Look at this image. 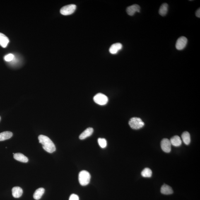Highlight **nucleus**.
Returning a JSON list of instances; mask_svg holds the SVG:
<instances>
[{
	"mask_svg": "<svg viewBox=\"0 0 200 200\" xmlns=\"http://www.w3.org/2000/svg\"><path fill=\"white\" fill-rule=\"evenodd\" d=\"M98 143L99 145L101 148H104L107 146V141L104 138H99L98 139Z\"/></svg>",
	"mask_w": 200,
	"mask_h": 200,
	"instance_id": "21",
	"label": "nucleus"
},
{
	"mask_svg": "<svg viewBox=\"0 0 200 200\" xmlns=\"http://www.w3.org/2000/svg\"><path fill=\"white\" fill-rule=\"evenodd\" d=\"M170 141L171 145L176 147L180 146L182 144V141H181L180 137L178 136H175L171 138Z\"/></svg>",
	"mask_w": 200,
	"mask_h": 200,
	"instance_id": "14",
	"label": "nucleus"
},
{
	"mask_svg": "<svg viewBox=\"0 0 200 200\" xmlns=\"http://www.w3.org/2000/svg\"><path fill=\"white\" fill-rule=\"evenodd\" d=\"M23 190L19 187H13L12 189V194L13 197L15 198H19L21 197L23 194Z\"/></svg>",
	"mask_w": 200,
	"mask_h": 200,
	"instance_id": "11",
	"label": "nucleus"
},
{
	"mask_svg": "<svg viewBox=\"0 0 200 200\" xmlns=\"http://www.w3.org/2000/svg\"><path fill=\"white\" fill-rule=\"evenodd\" d=\"M122 44L120 43H117L113 44L111 46L109 49V52L111 54H117L119 52V51L122 49Z\"/></svg>",
	"mask_w": 200,
	"mask_h": 200,
	"instance_id": "9",
	"label": "nucleus"
},
{
	"mask_svg": "<svg viewBox=\"0 0 200 200\" xmlns=\"http://www.w3.org/2000/svg\"><path fill=\"white\" fill-rule=\"evenodd\" d=\"M13 157L15 160L23 163H26L29 160L27 157L21 153H15Z\"/></svg>",
	"mask_w": 200,
	"mask_h": 200,
	"instance_id": "13",
	"label": "nucleus"
},
{
	"mask_svg": "<svg viewBox=\"0 0 200 200\" xmlns=\"http://www.w3.org/2000/svg\"><path fill=\"white\" fill-rule=\"evenodd\" d=\"M44 192V189L43 188H39L35 191L33 194V198L36 200L40 199Z\"/></svg>",
	"mask_w": 200,
	"mask_h": 200,
	"instance_id": "17",
	"label": "nucleus"
},
{
	"mask_svg": "<svg viewBox=\"0 0 200 200\" xmlns=\"http://www.w3.org/2000/svg\"><path fill=\"white\" fill-rule=\"evenodd\" d=\"M93 100L96 103L99 105H104L107 104L108 102V99L104 94L99 93L94 97Z\"/></svg>",
	"mask_w": 200,
	"mask_h": 200,
	"instance_id": "4",
	"label": "nucleus"
},
{
	"mask_svg": "<svg viewBox=\"0 0 200 200\" xmlns=\"http://www.w3.org/2000/svg\"><path fill=\"white\" fill-rule=\"evenodd\" d=\"M39 143H41L43 148L45 151L49 153H52L55 151V145L47 136L40 135L38 137Z\"/></svg>",
	"mask_w": 200,
	"mask_h": 200,
	"instance_id": "1",
	"label": "nucleus"
},
{
	"mask_svg": "<svg viewBox=\"0 0 200 200\" xmlns=\"http://www.w3.org/2000/svg\"><path fill=\"white\" fill-rule=\"evenodd\" d=\"M12 136L13 133L11 132L5 131L0 133V141L9 139Z\"/></svg>",
	"mask_w": 200,
	"mask_h": 200,
	"instance_id": "16",
	"label": "nucleus"
},
{
	"mask_svg": "<svg viewBox=\"0 0 200 200\" xmlns=\"http://www.w3.org/2000/svg\"><path fill=\"white\" fill-rule=\"evenodd\" d=\"M129 124L130 127L133 129H139L145 125L144 122L140 118L134 117L130 120Z\"/></svg>",
	"mask_w": 200,
	"mask_h": 200,
	"instance_id": "3",
	"label": "nucleus"
},
{
	"mask_svg": "<svg viewBox=\"0 0 200 200\" xmlns=\"http://www.w3.org/2000/svg\"><path fill=\"white\" fill-rule=\"evenodd\" d=\"M91 176L89 172L86 170H82L79 175V181L81 185L85 186L88 185L90 182Z\"/></svg>",
	"mask_w": 200,
	"mask_h": 200,
	"instance_id": "2",
	"label": "nucleus"
},
{
	"mask_svg": "<svg viewBox=\"0 0 200 200\" xmlns=\"http://www.w3.org/2000/svg\"><path fill=\"white\" fill-rule=\"evenodd\" d=\"M14 58V55L11 54H7L4 57L5 60L6 61H8V62L12 61Z\"/></svg>",
	"mask_w": 200,
	"mask_h": 200,
	"instance_id": "22",
	"label": "nucleus"
},
{
	"mask_svg": "<svg viewBox=\"0 0 200 200\" xmlns=\"http://www.w3.org/2000/svg\"><path fill=\"white\" fill-rule=\"evenodd\" d=\"M9 40L8 37L2 33H0V45L5 48L7 46Z\"/></svg>",
	"mask_w": 200,
	"mask_h": 200,
	"instance_id": "12",
	"label": "nucleus"
},
{
	"mask_svg": "<svg viewBox=\"0 0 200 200\" xmlns=\"http://www.w3.org/2000/svg\"><path fill=\"white\" fill-rule=\"evenodd\" d=\"M182 138L184 144L188 145L191 142L190 135L188 132H184L182 133Z\"/></svg>",
	"mask_w": 200,
	"mask_h": 200,
	"instance_id": "19",
	"label": "nucleus"
},
{
	"mask_svg": "<svg viewBox=\"0 0 200 200\" xmlns=\"http://www.w3.org/2000/svg\"><path fill=\"white\" fill-rule=\"evenodd\" d=\"M140 7L137 4H134L128 7L126 12L128 15L132 16L136 12H140Z\"/></svg>",
	"mask_w": 200,
	"mask_h": 200,
	"instance_id": "8",
	"label": "nucleus"
},
{
	"mask_svg": "<svg viewBox=\"0 0 200 200\" xmlns=\"http://www.w3.org/2000/svg\"><path fill=\"white\" fill-rule=\"evenodd\" d=\"M69 200H79V198L77 195L72 194L70 196Z\"/></svg>",
	"mask_w": 200,
	"mask_h": 200,
	"instance_id": "23",
	"label": "nucleus"
},
{
	"mask_svg": "<svg viewBox=\"0 0 200 200\" xmlns=\"http://www.w3.org/2000/svg\"><path fill=\"white\" fill-rule=\"evenodd\" d=\"M0 120H1V117H0Z\"/></svg>",
	"mask_w": 200,
	"mask_h": 200,
	"instance_id": "25",
	"label": "nucleus"
},
{
	"mask_svg": "<svg viewBox=\"0 0 200 200\" xmlns=\"http://www.w3.org/2000/svg\"><path fill=\"white\" fill-rule=\"evenodd\" d=\"M161 192L164 195H170L173 193L172 188L167 184H164L161 188Z\"/></svg>",
	"mask_w": 200,
	"mask_h": 200,
	"instance_id": "15",
	"label": "nucleus"
},
{
	"mask_svg": "<svg viewBox=\"0 0 200 200\" xmlns=\"http://www.w3.org/2000/svg\"><path fill=\"white\" fill-rule=\"evenodd\" d=\"M168 5L167 3H164L160 7L159 10V14L162 16H165L168 11Z\"/></svg>",
	"mask_w": 200,
	"mask_h": 200,
	"instance_id": "18",
	"label": "nucleus"
},
{
	"mask_svg": "<svg viewBox=\"0 0 200 200\" xmlns=\"http://www.w3.org/2000/svg\"><path fill=\"white\" fill-rule=\"evenodd\" d=\"M141 175L144 177H151L152 175V171L149 168H145L142 172Z\"/></svg>",
	"mask_w": 200,
	"mask_h": 200,
	"instance_id": "20",
	"label": "nucleus"
},
{
	"mask_svg": "<svg viewBox=\"0 0 200 200\" xmlns=\"http://www.w3.org/2000/svg\"><path fill=\"white\" fill-rule=\"evenodd\" d=\"M196 16L198 17V18H200V9H198L197 10V11L196 12Z\"/></svg>",
	"mask_w": 200,
	"mask_h": 200,
	"instance_id": "24",
	"label": "nucleus"
},
{
	"mask_svg": "<svg viewBox=\"0 0 200 200\" xmlns=\"http://www.w3.org/2000/svg\"><path fill=\"white\" fill-rule=\"evenodd\" d=\"M76 6L74 4H70L63 7L60 10L61 14L68 15L72 14L76 9Z\"/></svg>",
	"mask_w": 200,
	"mask_h": 200,
	"instance_id": "5",
	"label": "nucleus"
},
{
	"mask_svg": "<svg viewBox=\"0 0 200 200\" xmlns=\"http://www.w3.org/2000/svg\"><path fill=\"white\" fill-rule=\"evenodd\" d=\"M93 132V129L92 128H89L83 132L79 136L80 139L83 140L91 135Z\"/></svg>",
	"mask_w": 200,
	"mask_h": 200,
	"instance_id": "10",
	"label": "nucleus"
},
{
	"mask_svg": "<svg viewBox=\"0 0 200 200\" xmlns=\"http://www.w3.org/2000/svg\"><path fill=\"white\" fill-rule=\"evenodd\" d=\"M187 42L188 39L185 37H179L176 43V48L178 50H183L186 47Z\"/></svg>",
	"mask_w": 200,
	"mask_h": 200,
	"instance_id": "6",
	"label": "nucleus"
},
{
	"mask_svg": "<svg viewBox=\"0 0 200 200\" xmlns=\"http://www.w3.org/2000/svg\"><path fill=\"white\" fill-rule=\"evenodd\" d=\"M161 147L162 150L166 153H170L171 150V144L168 139L165 138L161 142Z\"/></svg>",
	"mask_w": 200,
	"mask_h": 200,
	"instance_id": "7",
	"label": "nucleus"
}]
</instances>
